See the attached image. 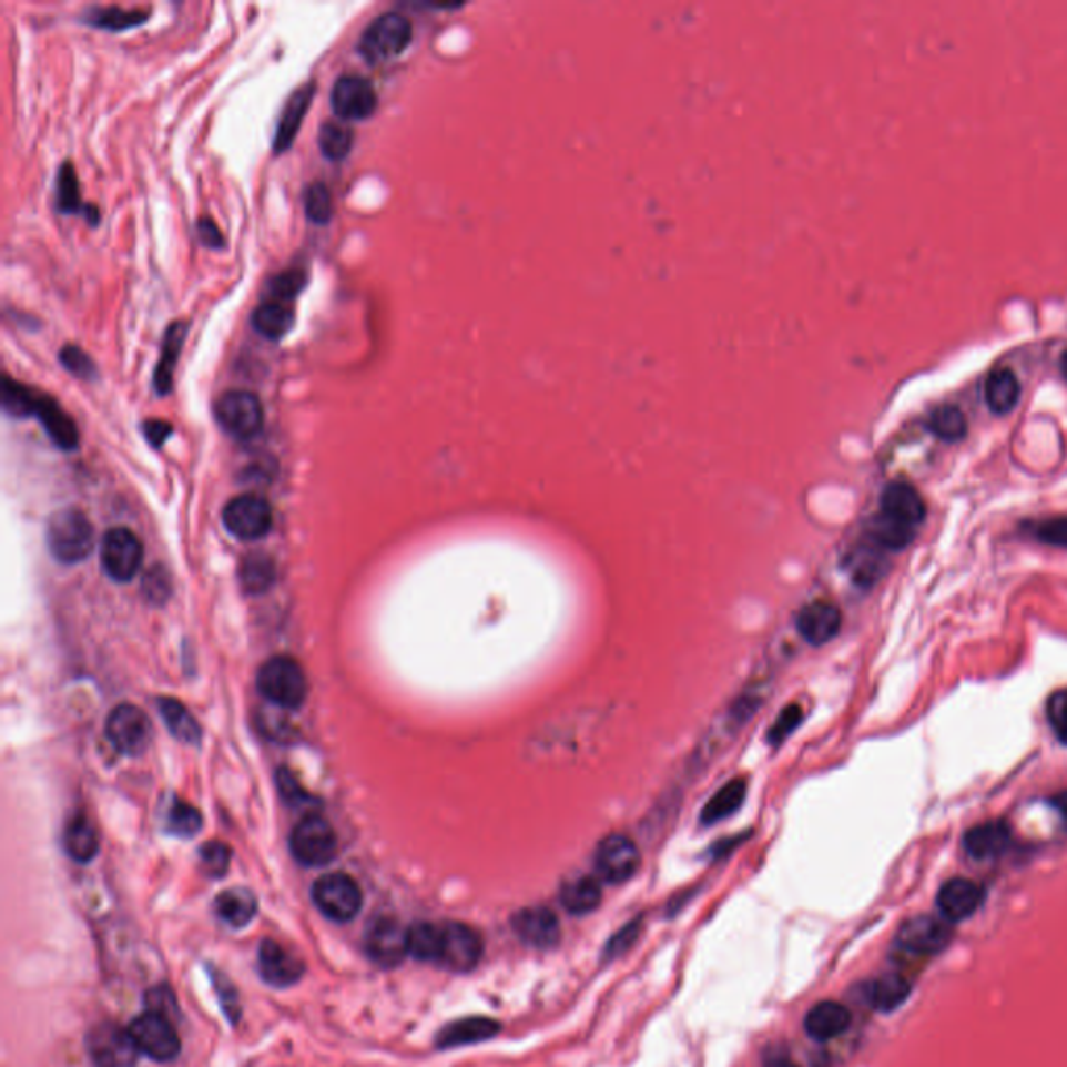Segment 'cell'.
<instances>
[{"label": "cell", "mask_w": 1067, "mask_h": 1067, "mask_svg": "<svg viewBox=\"0 0 1067 1067\" xmlns=\"http://www.w3.org/2000/svg\"><path fill=\"white\" fill-rule=\"evenodd\" d=\"M765 697H768V682L763 678L751 680L744 687V690H741V694H736L732 699V703L725 707L722 715L707 730V734L699 742L694 755L690 758V770L701 772L703 768H707V763H711L713 759L718 758L722 753L723 746H728L730 742L734 741L736 734L755 715V711L765 701Z\"/></svg>", "instance_id": "6da1fadb"}, {"label": "cell", "mask_w": 1067, "mask_h": 1067, "mask_svg": "<svg viewBox=\"0 0 1067 1067\" xmlns=\"http://www.w3.org/2000/svg\"><path fill=\"white\" fill-rule=\"evenodd\" d=\"M257 689L272 705L298 709L307 699L309 682L298 661L280 654L258 670Z\"/></svg>", "instance_id": "7a4b0ae2"}, {"label": "cell", "mask_w": 1067, "mask_h": 1067, "mask_svg": "<svg viewBox=\"0 0 1067 1067\" xmlns=\"http://www.w3.org/2000/svg\"><path fill=\"white\" fill-rule=\"evenodd\" d=\"M47 540L52 557L61 563L84 561L94 547V528L82 511L63 509L49 519Z\"/></svg>", "instance_id": "3957f363"}, {"label": "cell", "mask_w": 1067, "mask_h": 1067, "mask_svg": "<svg viewBox=\"0 0 1067 1067\" xmlns=\"http://www.w3.org/2000/svg\"><path fill=\"white\" fill-rule=\"evenodd\" d=\"M411 40H414V26L409 18L396 11H388L378 16L365 28L362 40L357 44V51L365 61L379 63V61L395 59L400 52H405V49L411 44Z\"/></svg>", "instance_id": "277c9868"}, {"label": "cell", "mask_w": 1067, "mask_h": 1067, "mask_svg": "<svg viewBox=\"0 0 1067 1067\" xmlns=\"http://www.w3.org/2000/svg\"><path fill=\"white\" fill-rule=\"evenodd\" d=\"M291 853L305 867H322L332 863L338 853L334 827L317 813L303 817L291 834Z\"/></svg>", "instance_id": "5b68a950"}, {"label": "cell", "mask_w": 1067, "mask_h": 1067, "mask_svg": "<svg viewBox=\"0 0 1067 1067\" xmlns=\"http://www.w3.org/2000/svg\"><path fill=\"white\" fill-rule=\"evenodd\" d=\"M313 903L327 919L346 924L362 912L363 893L357 880L346 874H326L313 884Z\"/></svg>", "instance_id": "8992f818"}, {"label": "cell", "mask_w": 1067, "mask_h": 1067, "mask_svg": "<svg viewBox=\"0 0 1067 1067\" xmlns=\"http://www.w3.org/2000/svg\"><path fill=\"white\" fill-rule=\"evenodd\" d=\"M215 419L232 438L251 440L263 430L265 414L255 393L236 388L215 400Z\"/></svg>", "instance_id": "52a82bcc"}, {"label": "cell", "mask_w": 1067, "mask_h": 1067, "mask_svg": "<svg viewBox=\"0 0 1067 1067\" xmlns=\"http://www.w3.org/2000/svg\"><path fill=\"white\" fill-rule=\"evenodd\" d=\"M87 1050L96 1067H136L140 1050L128 1028L113 1022L96 1024L87 1036Z\"/></svg>", "instance_id": "ba28073f"}, {"label": "cell", "mask_w": 1067, "mask_h": 1067, "mask_svg": "<svg viewBox=\"0 0 1067 1067\" xmlns=\"http://www.w3.org/2000/svg\"><path fill=\"white\" fill-rule=\"evenodd\" d=\"M128 1030L132 1034L140 1055H146L159 1064L173 1061L180 1055L182 1040H180L177 1030H175L170 1017L159 1016L155 1012H146V1014L136 1017L128 1026Z\"/></svg>", "instance_id": "9c48e42d"}, {"label": "cell", "mask_w": 1067, "mask_h": 1067, "mask_svg": "<svg viewBox=\"0 0 1067 1067\" xmlns=\"http://www.w3.org/2000/svg\"><path fill=\"white\" fill-rule=\"evenodd\" d=\"M409 928L390 915H378L365 929V953L374 964L393 969L409 955Z\"/></svg>", "instance_id": "30bf717a"}, {"label": "cell", "mask_w": 1067, "mask_h": 1067, "mask_svg": "<svg viewBox=\"0 0 1067 1067\" xmlns=\"http://www.w3.org/2000/svg\"><path fill=\"white\" fill-rule=\"evenodd\" d=\"M484 955V941L480 932L461 924V922H445L440 924V957L438 965L450 972H471L480 964Z\"/></svg>", "instance_id": "8fae6325"}, {"label": "cell", "mask_w": 1067, "mask_h": 1067, "mask_svg": "<svg viewBox=\"0 0 1067 1067\" xmlns=\"http://www.w3.org/2000/svg\"><path fill=\"white\" fill-rule=\"evenodd\" d=\"M640 867L638 844L626 834H609L595 851L597 876L607 884H623L637 876Z\"/></svg>", "instance_id": "7c38bea8"}, {"label": "cell", "mask_w": 1067, "mask_h": 1067, "mask_svg": "<svg viewBox=\"0 0 1067 1067\" xmlns=\"http://www.w3.org/2000/svg\"><path fill=\"white\" fill-rule=\"evenodd\" d=\"M144 549L139 536L128 528H113L101 542V561L106 576L115 582H130L142 566Z\"/></svg>", "instance_id": "4fadbf2b"}, {"label": "cell", "mask_w": 1067, "mask_h": 1067, "mask_svg": "<svg viewBox=\"0 0 1067 1067\" xmlns=\"http://www.w3.org/2000/svg\"><path fill=\"white\" fill-rule=\"evenodd\" d=\"M332 111L338 120L362 121L374 115L378 106V92L374 84L357 75V73H345L336 80L329 94Z\"/></svg>", "instance_id": "5bb4252c"}, {"label": "cell", "mask_w": 1067, "mask_h": 1067, "mask_svg": "<svg viewBox=\"0 0 1067 1067\" xmlns=\"http://www.w3.org/2000/svg\"><path fill=\"white\" fill-rule=\"evenodd\" d=\"M225 530L241 540H258L274 526L270 502L258 495H241L224 509Z\"/></svg>", "instance_id": "9a60e30c"}, {"label": "cell", "mask_w": 1067, "mask_h": 1067, "mask_svg": "<svg viewBox=\"0 0 1067 1067\" xmlns=\"http://www.w3.org/2000/svg\"><path fill=\"white\" fill-rule=\"evenodd\" d=\"M106 739L121 755H140L151 742V725L144 711L134 705L115 707L106 720Z\"/></svg>", "instance_id": "2e32d148"}, {"label": "cell", "mask_w": 1067, "mask_h": 1067, "mask_svg": "<svg viewBox=\"0 0 1067 1067\" xmlns=\"http://www.w3.org/2000/svg\"><path fill=\"white\" fill-rule=\"evenodd\" d=\"M951 928L943 917L917 915L907 919L896 934V945L912 955H934L941 953L951 943Z\"/></svg>", "instance_id": "e0dca14e"}, {"label": "cell", "mask_w": 1067, "mask_h": 1067, "mask_svg": "<svg viewBox=\"0 0 1067 1067\" xmlns=\"http://www.w3.org/2000/svg\"><path fill=\"white\" fill-rule=\"evenodd\" d=\"M878 516L895 526L917 532V526L926 517V502L912 484H888L880 499Z\"/></svg>", "instance_id": "ac0fdd59"}, {"label": "cell", "mask_w": 1067, "mask_h": 1067, "mask_svg": "<svg viewBox=\"0 0 1067 1067\" xmlns=\"http://www.w3.org/2000/svg\"><path fill=\"white\" fill-rule=\"evenodd\" d=\"M511 926L517 938L528 947L547 951V948L557 947L561 941V926L557 915L542 905L519 910L511 919Z\"/></svg>", "instance_id": "d6986e66"}, {"label": "cell", "mask_w": 1067, "mask_h": 1067, "mask_svg": "<svg viewBox=\"0 0 1067 1067\" xmlns=\"http://www.w3.org/2000/svg\"><path fill=\"white\" fill-rule=\"evenodd\" d=\"M258 976L274 988H288L305 976V964L288 948L267 938L258 947Z\"/></svg>", "instance_id": "ffe728a7"}, {"label": "cell", "mask_w": 1067, "mask_h": 1067, "mask_svg": "<svg viewBox=\"0 0 1067 1067\" xmlns=\"http://www.w3.org/2000/svg\"><path fill=\"white\" fill-rule=\"evenodd\" d=\"M794 623H796L799 637L813 647H822L832 638L839 637L843 626V613L830 601H813L799 611Z\"/></svg>", "instance_id": "44dd1931"}, {"label": "cell", "mask_w": 1067, "mask_h": 1067, "mask_svg": "<svg viewBox=\"0 0 1067 1067\" xmlns=\"http://www.w3.org/2000/svg\"><path fill=\"white\" fill-rule=\"evenodd\" d=\"M984 901V891L974 880L953 878L945 882L936 895L938 912L951 922H962L978 912Z\"/></svg>", "instance_id": "7402d4cb"}, {"label": "cell", "mask_w": 1067, "mask_h": 1067, "mask_svg": "<svg viewBox=\"0 0 1067 1067\" xmlns=\"http://www.w3.org/2000/svg\"><path fill=\"white\" fill-rule=\"evenodd\" d=\"M42 428L49 434L52 443L63 450H73L80 445V431L70 414L63 411V407L49 395H42L38 390L35 396L34 415Z\"/></svg>", "instance_id": "603a6c76"}, {"label": "cell", "mask_w": 1067, "mask_h": 1067, "mask_svg": "<svg viewBox=\"0 0 1067 1067\" xmlns=\"http://www.w3.org/2000/svg\"><path fill=\"white\" fill-rule=\"evenodd\" d=\"M189 329L190 324L184 319H175L170 326L165 327L161 355H159L155 374H153V388H155L156 395L165 396L172 393L175 365L180 362L182 348H184V343L189 338Z\"/></svg>", "instance_id": "cb8c5ba5"}, {"label": "cell", "mask_w": 1067, "mask_h": 1067, "mask_svg": "<svg viewBox=\"0 0 1067 1067\" xmlns=\"http://www.w3.org/2000/svg\"><path fill=\"white\" fill-rule=\"evenodd\" d=\"M313 96H315V84L309 82V84L298 88L284 104L282 115L277 121L276 136H274V153L276 155L286 153L293 146L296 134H298V130L305 121V115L311 109V103H313Z\"/></svg>", "instance_id": "d4e9b609"}, {"label": "cell", "mask_w": 1067, "mask_h": 1067, "mask_svg": "<svg viewBox=\"0 0 1067 1067\" xmlns=\"http://www.w3.org/2000/svg\"><path fill=\"white\" fill-rule=\"evenodd\" d=\"M1012 844V827L1003 820L984 822L965 832L964 846L974 860H990L1005 853Z\"/></svg>", "instance_id": "484cf974"}, {"label": "cell", "mask_w": 1067, "mask_h": 1067, "mask_svg": "<svg viewBox=\"0 0 1067 1067\" xmlns=\"http://www.w3.org/2000/svg\"><path fill=\"white\" fill-rule=\"evenodd\" d=\"M499 1033V1022H495L490 1017H464V1019H457V1022L448 1024L440 1030L438 1038H436V1047L438 1049L467 1047V1045L490 1040Z\"/></svg>", "instance_id": "4316f807"}, {"label": "cell", "mask_w": 1067, "mask_h": 1067, "mask_svg": "<svg viewBox=\"0 0 1067 1067\" xmlns=\"http://www.w3.org/2000/svg\"><path fill=\"white\" fill-rule=\"evenodd\" d=\"M851 1028V1012L843 1003L822 1000L813 1005L805 1016V1033L813 1040L826 1043Z\"/></svg>", "instance_id": "83f0119b"}, {"label": "cell", "mask_w": 1067, "mask_h": 1067, "mask_svg": "<svg viewBox=\"0 0 1067 1067\" xmlns=\"http://www.w3.org/2000/svg\"><path fill=\"white\" fill-rule=\"evenodd\" d=\"M984 395H986V405L993 414H1012L1019 403V396H1022V384L1014 374V369H1009V367L993 369L986 378Z\"/></svg>", "instance_id": "f1b7e54d"}, {"label": "cell", "mask_w": 1067, "mask_h": 1067, "mask_svg": "<svg viewBox=\"0 0 1067 1067\" xmlns=\"http://www.w3.org/2000/svg\"><path fill=\"white\" fill-rule=\"evenodd\" d=\"M251 324L255 332L267 341H282L294 326V309L291 303L282 301H263L257 309L253 311Z\"/></svg>", "instance_id": "f546056e"}, {"label": "cell", "mask_w": 1067, "mask_h": 1067, "mask_svg": "<svg viewBox=\"0 0 1067 1067\" xmlns=\"http://www.w3.org/2000/svg\"><path fill=\"white\" fill-rule=\"evenodd\" d=\"M215 913L230 928H244L257 913V898L248 888H227L215 898Z\"/></svg>", "instance_id": "4dcf8cb0"}, {"label": "cell", "mask_w": 1067, "mask_h": 1067, "mask_svg": "<svg viewBox=\"0 0 1067 1067\" xmlns=\"http://www.w3.org/2000/svg\"><path fill=\"white\" fill-rule=\"evenodd\" d=\"M559 898L571 915H588L601 905L603 888L601 882L592 876H578L561 886Z\"/></svg>", "instance_id": "1f68e13d"}, {"label": "cell", "mask_w": 1067, "mask_h": 1067, "mask_svg": "<svg viewBox=\"0 0 1067 1067\" xmlns=\"http://www.w3.org/2000/svg\"><path fill=\"white\" fill-rule=\"evenodd\" d=\"M744 799H746V780L744 778L730 780L725 786H722L707 801L705 807L701 811V824L713 826L725 817L734 815L736 811L741 810Z\"/></svg>", "instance_id": "d6a6232c"}, {"label": "cell", "mask_w": 1067, "mask_h": 1067, "mask_svg": "<svg viewBox=\"0 0 1067 1067\" xmlns=\"http://www.w3.org/2000/svg\"><path fill=\"white\" fill-rule=\"evenodd\" d=\"M63 844H65V853L78 863H90L99 855V834L88 822L87 815L82 813L73 815L68 822Z\"/></svg>", "instance_id": "836d02e7"}, {"label": "cell", "mask_w": 1067, "mask_h": 1067, "mask_svg": "<svg viewBox=\"0 0 1067 1067\" xmlns=\"http://www.w3.org/2000/svg\"><path fill=\"white\" fill-rule=\"evenodd\" d=\"M149 19V11L140 9H121V7H90L82 13V21L88 26L109 30V32H125L132 28H139Z\"/></svg>", "instance_id": "e575fe53"}, {"label": "cell", "mask_w": 1067, "mask_h": 1067, "mask_svg": "<svg viewBox=\"0 0 1067 1067\" xmlns=\"http://www.w3.org/2000/svg\"><path fill=\"white\" fill-rule=\"evenodd\" d=\"M159 713L163 722L167 723L170 732L180 742L196 744L201 741V725L194 720L186 707L175 699H159Z\"/></svg>", "instance_id": "d590c367"}, {"label": "cell", "mask_w": 1067, "mask_h": 1067, "mask_svg": "<svg viewBox=\"0 0 1067 1067\" xmlns=\"http://www.w3.org/2000/svg\"><path fill=\"white\" fill-rule=\"evenodd\" d=\"M912 995V984L905 980L901 974H886L878 980L872 982L870 986V1003L878 1012H895L905 1003V998Z\"/></svg>", "instance_id": "8d00e7d4"}, {"label": "cell", "mask_w": 1067, "mask_h": 1067, "mask_svg": "<svg viewBox=\"0 0 1067 1067\" xmlns=\"http://www.w3.org/2000/svg\"><path fill=\"white\" fill-rule=\"evenodd\" d=\"M241 582L248 595H263L276 582L274 561L263 552H253L244 557L241 566Z\"/></svg>", "instance_id": "74e56055"}, {"label": "cell", "mask_w": 1067, "mask_h": 1067, "mask_svg": "<svg viewBox=\"0 0 1067 1067\" xmlns=\"http://www.w3.org/2000/svg\"><path fill=\"white\" fill-rule=\"evenodd\" d=\"M928 428L945 443H959L967 436V417L957 405H938L929 414Z\"/></svg>", "instance_id": "f35d334b"}, {"label": "cell", "mask_w": 1067, "mask_h": 1067, "mask_svg": "<svg viewBox=\"0 0 1067 1067\" xmlns=\"http://www.w3.org/2000/svg\"><path fill=\"white\" fill-rule=\"evenodd\" d=\"M35 396H38V390L32 386H26L19 379L2 376L0 403H2L4 414L13 415L19 419L32 417L34 415Z\"/></svg>", "instance_id": "ab89813d"}, {"label": "cell", "mask_w": 1067, "mask_h": 1067, "mask_svg": "<svg viewBox=\"0 0 1067 1067\" xmlns=\"http://www.w3.org/2000/svg\"><path fill=\"white\" fill-rule=\"evenodd\" d=\"M407 941H409V955L411 957L419 959V962L438 964V957H440V924H430V922L414 924V926H409Z\"/></svg>", "instance_id": "60d3db41"}, {"label": "cell", "mask_w": 1067, "mask_h": 1067, "mask_svg": "<svg viewBox=\"0 0 1067 1067\" xmlns=\"http://www.w3.org/2000/svg\"><path fill=\"white\" fill-rule=\"evenodd\" d=\"M353 142H355V134H353L350 128H346L345 123H341V121H324L322 123L317 144H319L322 155L329 161H343L350 153Z\"/></svg>", "instance_id": "b9f144b4"}, {"label": "cell", "mask_w": 1067, "mask_h": 1067, "mask_svg": "<svg viewBox=\"0 0 1067 1067\" xmlns=\"http://www.w3.org/2000/svg\"><path fill=\"white\" fill-rule=\"evenodd\" d=\"M57 207L61 213H82L87 215V205L82 203V192L78 173L73 170L71 161H65L57 175Z\"/></svg>", "instance_id": "7bdbcfd3"}, {"label": "cell", "mask_w": 1067, "mask_h": 1067, "mask_svg": "<svg viewBox=\"0 0 1067 1067\" xmlns=\"http://www.w3.org/2000/svg\"><path fill=\"white\" fill-rule=\"evenodd\" d=\"M303 203H305V215L311 224L326 225L332 222L334 201H332V192L324 182H313L307 186L303 194Z\"/></svg>", "instance_id": "ee69618b"}, {"label": "cell", "mask_w": 1067, "mask_h": 1067, "mask_svg": "<svg viewBox=\"0 0 1067 1067\" xmlns=\"http://www.w3.org/2000/svg\"><path fill=\"white\" fill-rule=\"evenodd\" d=\"M305 286H307V272L301 267H293V270L280 272L267 282V296L272 301L293 303L294 298L305 291Z\"/></svg>", "instance_id": "f6af8a7d"}, {"label": "cell", "mask_w": 1067, "mask_h": 1067, "mask_svg": "<svg viewBox=\"0 0 1067 1067\" xmlns=\"http://www.w3.org/2000/svg\"><path fill=\"white\" fill-rule=\"evenodd\" d=\"M59 362H61V365L70 372L71 376H75V378L87 379V382L99 378V372H96V365L92 362V357L88 355L87 350H82L80 346H61V350H59Z\"/></svg>", "instance_id": "bcb514c9"}, {"label": "cell", "mask_w": 1067, "mask_h": 1067, "mask_svg": "<svg viewBox=\"0 0 1067 1067\" xmlns=\"http://www.w3.org/2000/svg\"><path fill=\"white\" fill-rule=\"evenodd\" d=\"M203 826L201 813L186 801L175 799L170 810V832L177 836H194Z\"/></svg>", "instance_id": "7dc6e473"}, {"label": "cell", "mask_w": 1067, "mask_h": 1067, "mask_svg": "<svg viewBox=\"0 0 1067 1067\" xmlns=\"http://www.w3.org/2000/svg\"><path fill=\"white\" fill-rule=\"evenodd\" d=\"M230 861H232V851L230 846L220 841H209L207 844H203L201 848V863H203V872L211 876V878H222L230 867Z\"/></svg>", "instance_id": "c3c4849f"}, {"label": "cell", "mask_w": 1067, "mask_h": 1067, "mask_svg": "<svg viewBox=\"0 0 1067 1067\" xmlns=\"http://www.w3.org/2000/svg\"><path fill=\"white\" fill-rule=\"evenodd\" d=\"M801 722H803V709H801V705L784 707V709L780 711V715L775 718V722L772 723L770 732H768V742L774 744V746L782 744V742L786 741L792 732L801 725Z\"/></svg>", "instance_id": "681fc988"}, {"label": "cell", "mask_w": 1067, "mask_h": 1067, "mask_svg": "<svg viewBox=\"0 0 1067 1067\" xmlns=\"http://www.w3.org/2000/svg\"><path fill=\"white\" fill-rule=\"evenodd\" d=\"M1036 538L1045 545H1053V547H1064L1067 549V516L1064 517H1053V519H1047L1043 524H1038L1036 528Z\"/></svg>", "instance_id": "f907efd6"}, {"label": "cell", "mask_w": 1067, "mask_h": 1067, "mask_svg": "<svg viewBox=\"0 0 1067 1067\" xmlns=\"http://www.w3.org/2000/svg\"><path fill=\"white\" fill-rule=\"evenodd\" d=\"M213 976V982H215V990L217 995L222 998V1007H224L225 1014L232 1019V1022H238L241 1017V1003H238V995H236V988L232 986V982L225 978L224 974H215L211 972Z\"/></svg>", "instance_id": "816d5d0a"}, {"label": "cell", "mask_w": 1067, "mask_h": 1067, "mask_svg": "<svg viewBox=\"0 0 1067 1067\" xmlns=\"http://www.w3.org/2000/svg\"><path fill=\"white\" fill-rule=\"evenodd\" d=\"M1047 713L1057 739L1067 744V692H1055L1050 697Z\"/></svg>", "instance_id": "f5cc1de1"}, {"label": "cell", "mask_w": 1067, "mask_h": 1067, "mask_svg": "<svg viewBox=\"0 0 1067 1067\" xmlns=\"http://www.w3.org/2000/svg\"><path fill=\"white\" fill-rule=\"evenodd\" d=\"M146 998H149V1012L170 1017L173 1022V1014L177 1012V1007H175V998H173L170 986H161L155 990H149Z\"/></svg>", "instance_id": "db71d44e"}, {"label": "cell", "mask_w": 1067, "mask_h": 1067, "mask_svg": "<svg viewBox=\"0 0 1067 1067\" xmlns=\"http://www.w3.org/2000/svg\"><path fill=\"white\" fill-rule=\"evenodd\" d=\"M196 234H199V241L203 242L207 248H224V234L220 232L217 224L209 217H201L196 222Z\"/></svg>", "instance_id": "11a10c76"}, {"label": "cell", "mask_w": 1067, "mask_h": 1067, "mask_svg": "<svg viewBox=\"0 0 1067 1067\" xmlns=\"http://www.w3.org/2000/svg\"><path fill=\"white\" fill-rule=\"evenodd\" d=\"M142 430H144L146 440H149L153 447L159 448L172 436L173 428L172 424H167V421H163V419H149V421H144Z\"/></svg>", "instance_id": "9f6ffc18"}, {"label": "cell", "mask_w": 1067, "mask_h": 1067, "mask_svg": "<svg viewBox=\"0 0 1067 1067\" xmlns=\"http://www.w3.org/2000/svg\"><path fill=\"white\" fill-rule=\"evenodd\" d=\"M637 936L638 924L628 926V929H621L620 934H618V936L611 941V945L607 947V955H609V957H613V955H618V953H623L626 948L630 947V943H632V941H637Z\"/></svg>", "instance_id": "6f0895ef"}, {"label": "cell", "mask_w": 1067, "mask_h": 1067, "mask_svg": "<svg viewBox=\"0 0 1067 1067\" xmlns=\"http://www.w3.org/2000/svg\"><path fill=\"white\" fill-rule=\"evenodd\" d=\"M1049 803L1053 805V810L1057 811V815L1061 817L1064 826L1067 827V791H1061L1059 794L1050 796Z\"/></svg>", "instance_id": "680465c9"}, {"label": "cell", "mask_w": 1067, "mask_h": 1067, "mask_svg": "<svg viewBox=\"0 0 1067 1067\" xmlns=\"http://www.w3.org/2000/svg\"><path fill=\"white\" fill-rule=\"evenodd\" d=\"M763 1067H799V1066H796V1064H794L792 1059H789L786 1055H774V1057H770V1059H768V1061L763 1064Z\"/></svg>", "instance_id": "91938a15"}, {"label": "cell", "mask_w": 1067, "mask_h": 1067, "mask_svg": "<svg viewBox=\"0 0 1067 1067\" xmlns=\"http://www.w3.org/2000/svg\"><path fill=\"white\" fill-rule=\"evenodd\" d=\"M1059 367H1061V374H1064V378L1067 379V348L1066 350H1064V355H1061V362H1059Z\"/></svg>", "instance_id": "94428289"}]
</instances>
